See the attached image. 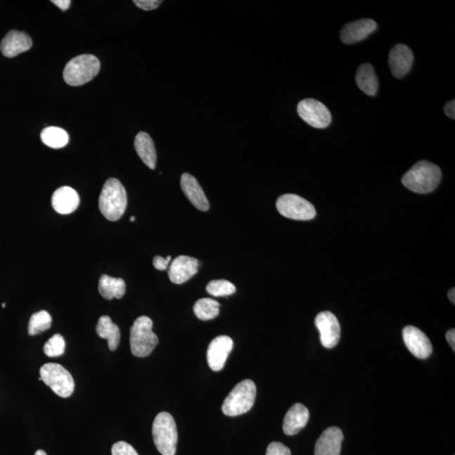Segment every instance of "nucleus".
I'll list each match as a JSON object with an SVG mask.
<instances>
[{
    "mask_svg": "<svg viewBox=\"0 0 455 455\" xmlns=\"http://www.w3.org/2000/svg\"><path fill=\"white\" fill-rule=\"evenodd\" d=\"M441 169L435 164L426 160L419 161L402 177L403 185L416 193H432L439 186Z\"/></svg>",
    "mask_w": 455,
    "mask_h": 455,
    "instance_id": "1",
    "label": "nucleus"
},
{
    "mask_svg": "<svg viewBox=\"0 0 455 455\" xmlns=\"http://www.w3.org/2000/svg\"><path fill=\"white\" fill-rule=\"evenodd\" d=\"M127 205L125 187L116 178H110L105 182L99 198L102 215L109 221H117L124 214Z\"/></svg>",
    "mask_w": 455,
    "mask_h": 455,
    "instance_id": "2",
    "label": "nucleus"
},
{
    "mask_svg": "<svg viewBox=\"0 0 455 455\" xmlns=\"http://www.w3.org/2000/svg\"><path fill=\"white\" fill-rule=\"evenodd\" d=\"M99 59L91 54L75 57L67 63L63 70V79L71 86H80L91 82L99 73Z\"/></svg>",
    "mask_w": 455,
    "mask_h": 455,
    "instance_id": "3",
    "label": "nucleus"
},
{
    "mask_svg": "<svg viewBox=\"0 0 455 455\" xmlns=\"http://www.w3.org/2000/svg\"><path fill=\"white\" fill-rule=\"evenodd\" d=\"M256 395L257 386L252 380L240 382L225 398L222 406L224 414L237 416L246 414L252 409Z\"/></svg>",
    "mask_w": 455,
    "mask_h": 455,
    "instance_id": "4",
    "label": "nucleus"
},
{
    "mask_svg": "<svg viewBox=\"0 0 455 455\" xmlns=\"http://www.w3.org/2000/svg\"><path fill=\"white\" fill-rule=\"evenodd\" d=\"M153 439L162 455H175L178 441L175 420L168 412H160L153 423Z\"/></svg>",
    "mask_w": 455,
    "mask_h": 455,
    "instance_id": "5",
    "label": "nucleus"
},
{
    "mask_svg": "<svg viewBox=\"0 0 455 455\" xmlns=\"http://www.w3.org/2000/svg\"><path fill=\"white\" fill-rule=\"evenodd\" d=\"M153 321L150 317L140 316L130 329V347L132 354L139 358H146L151 354L159 342L153 333Z\"/></svg>",
    "mask_w": 455,
    "mask_h": 455,
    "instance_id": "6",
    "label": "nucleus"
},
{
    "mask_svg": "<svg viewBox=\"0 0 455 455\" xmlns=\"http://www.w3.org/2000/svg\"><path fill=\"white\" fill-rule=\"evenodd\" d=\"M40 377L53 392L63 398L70 397L75 390V380L62 365L46 364L40 369Z\"/></svg>",
    "mask_w": 455,
    "mask_h": 455,
    "instance_id": "7",
    "label": "nucleus"
},
{
    "mask_svg": "<svg viewBox=\"0 0 455 455\" xmlns=\"http://www.w3.org/2000/svg\"><path fill=\"white\" fill-rule=\"evenodd\" d=\"M276 205L280 214L291 219L310 220L316 215L313 204L295 194L281 196Z\"/></svg>",
    "mask_w": 455,
    "mask_h": 455,
    "instance_id": "8",
    "label": "nucleus"
},
{
    "mask_svg": "<svg viewBox=\"0 0 455 455\" xmlns=\"http://www.w3.org/2000/svg\"><path fill=\"white\" fill-rule=\"evenodd\" d=\"M297 110L302 120L316 129H326L331 124L330 110L321 101L314 99L301 101L297 104Z\"/></svg>",
    "mask_w": 455,
    "mask_h": 455,
    "instance_id": "9",
    "label": "nucleus"
},
{
    "mask_svg": "<svg viewBox=\"0 0 455 455\" xmlns=\"http://www.w3.org/2000/svg\"><path fill=\"white\" fill-rule=\"evenodd\" d=\"M314 322L320 331L322 346L328 350L337 346L341 335V327L335 314L329 312H321L317 314Z\"/></svg>",
    "mask_w": 455,
    "mask_h": 455,
    "instance_id": "10",
    "label": "nucleus"
},
{
    "mask_svg": "<svg viewBox=\"0 0 455 455\" xmlns=\"http://www.w3.org/2000/svg\"><path fill=\"white\" fill-rule=\"evenodd\" d=\"M403 340L408 350L416 358L428 359L432 354V345L426 334L414 326H408L403 330Z\"/></svg>",
    "mask_w": 455,
    "mask_h": 455,
    "instance_id": "11",
    "label": "nucleus"
},
{
    "mask_svg": "<svg viewBox=\"0 0 455 455\" xmlns=\"http://www.w3.org/2000/svg\"><path fill=\"white\" fill-rule=\"evenodd\" d=\"M233 347V340L227 335H219L212 340L207 351V364L212 371H220L224 369Z\"/></svg>",
    "mask_w": 455,
    "mask_h": 455,
    "instance_id": "12",
    "label": "nucleus"
},
{
    "mask_svg": "<svg viewBox=\"0 0 455 455\" xmlns=\"http://www.w3.org/2000/svg\"><path fill=\"white\" fill-rule=\"evenodd\" d=\"M414 60V53L409 46L402 44L395 45L389 54L391 73L395 78H403L409 73Z\"/></svg>",
    "mask_w": 455,
    "mask_h": 455,
    "instance_id": "13",
    "label": "nucleus"
},
{
    "mask_svg": "<svg viewBox=\"0 0 455 455\" xmlns=\"http://www.w3.org/2000/svg\"><path fill=\"white\" fill-rule=\"evenodd\" d=\"M377 23L371 19H362L348 23L342 29L340 37L344 44H354L376 31Z\"/></svg>",
    "mask_w": 455,
    "mask_h": 455,
    "instance_id": "14",
    "label": "nucleus"
},
{
    "mask_svg": "<svg viewBox=\"0 0 455 455\" xmlns=\"http://www.w3.org/2000/svg\"><path fill=\"white\" fill-rule=\"evenodd\" d=\"M32 46V40L27 33L12 30L7 34L0 44V50L4 57L14 58L27 52Z\"/></svg>",
    "mask_w": 455,
    "mask_h": 455,
    "instance_id": "15",
    "label": "nucleus"
},
{
    "mask_svg": "<svg viewBox=\"0 0 455 455\" xmlns=\"http://www.w3.org/2000/svg\"><path fill=\"white\" fill-rule=\"evenodd\" d=\"M343 440L342 431L339 428L326 429L316 442L314 455H340Z\"/></svg>",
    "mask_w": 455,
    "mask_h": 455,
    "instance_id": "16",
    "label": "nucleus"
},
{
    "mask_svg": "<svg viewBox=\"0 0 455 455\" xmlns=\"http://www.w3.org/2000/svg\"><path fill=\"white\" fill-rule=\"evenodd\" d=\"M199 262L197 259L180 256L174 260L169 269V278L173 283L181 284L198 273Z\"/></svg>",
    "mask_w": 455,
    "mask_h": 455,
    "instance_id": "17",
    "label": "nucleus"
},
{
    "mask_svg": "<svg viewBox=\"0 0 455 455\" xmlns=\"http://www.w3.org/2000/svg\"><path fill=\"white\" fill-rule=\"evenodd\" d=\"M181 186L183 193L195 207L203 212L210 210V203L205 193L193 176L189 173L183 174L181 177Z\"/></svg>",
    "mask_w": 455,
    "mask_h": 455,
    "instance_id": "18",
    "label": "nucleus"
},
{
    "mask_svg": "<svg viewBox=\"0 0 455 455\" xmlns=\"http://www.w3.org/2000/svg\"><path fill=\"white\" fill-rule=\"evenodd\" d=\"M309 419L307 407L296 403L287 412L283 420V429L285 435L293 436L303 429Z\"/></svg>",
    "mask_w": 455,
    "mask_h": 455,
    "instance_id": "19",
    "label": "nucleus"
},
{
    "mask_svg": "<svg viewBox=\"0 0 455 455\" xmlns=\"http://www.w3.org/2000/svg\"><path fill=\"white\" fill-rule=\"evenodd\" d=\"M54 210L60 214H70L77 210L79 197L77 191L70 186H62L54 191L52 198Z\"/></svg>",
    "mask_w": 455,
    "mask_h": 455,
    "instance_id": "20",
    "label": "nucleus"
},
{
    "mask_svg": "<svg viewBox=\"0 0 455 455\" xmlns=\"http://www.w3.org/2000/svg\"><path fill=\"white\" fill-rule=\"evenodd\" d=\"M134 147L139 158L151 169L156 167L157 155L154 141L150 136L144 132H140L136 136Z\"/></svg>",
    "mask_w": 455,
    "mask_h": 455,
    "instance_id": "21",
    "label": "nucleus"
},
{
    "mask_svg": "<svg viewBox=\"0 0 455 455\" xmlns=\"http://www.w3.org/2000/svg\"><path fill=\"white\" fill-rule=\"evenodd\" d=\"M356 83L366 95L376 96L378 89V80L373 67L370 63L360 65L356 74Z\"/></svg>",
    "mask_w": 455,
    "mask_h": 455,
    "instance_id": "22",
    "label": "nucleus"
},
{
    "mask_svg": "<svg viewBox=\"0 0 455 455\" xmlns=\"http://www.w3.org/2000/svg\"><path fill=\"white\" fill-rule=\"evenodd\" d=\"M98 289L105 300H120L126 293L125 281L104 274L101 276Z\"/></svg>",
    "mask_w": 455,
    "mask_h": 455,
    "instance_id": "23",
    "label": "nucleus"
},
{
    "mask_svg": "<svg viewBox=\"0 0 455 455\" xmlns=\"http://www.w3.org/2000/svg\"><path fill=\"white\" fill-rule=\"evenodd\" d=\"M96 333L100 338L108 340V347L110 351H115L119 346L121 339V333L119 327L114 324L108 316H101L98 321Z\"/></svg>",
    "mask_w": 455,
    "mask_h": 455,
    "instance_id": "24",
    "label": "nucleus"
},
{
    "mask_svg": "<svg viewBox=\"0 0 455 455\" xmlns=\"http://www.w3.org/2000/svg\"><path fill=\"white\" fill-rule=\"evenodd\" d=\"M41 139L45 146L53 148L65 147L69 143L70 137L65 130L58 127H49L42 130Z\"/></svg>",
    "mask_w": 455,
    "mask_h": 455,
    "instance_id": "25",
    "label": "nucleus"
},
{
    "mask_svg": "<svg viewBox=\"0 0 455 455\" xmlns=\"http://www.w3.org/2000/svg\"><path fill=\"white\" fill-rule=\"evenodd\" d=\"M220 305L214 300L201 299L196 302L193 312L200 320L210 321L216 318L219 314Z\"/></svg>",
    "mask_w": 455,
    "mask_h": 455,
    "instance_id": "26",
    "label": "nucleus"
},
{
    "mask_svg": "<svg viewBox=\"0 0 455 455\" xmlns=\"http://www.w3.org/2000/svg\"><path fill=\"white\" fill-rule=\"evenodd\" d=\"M51 326H52V316L46 310H41L39 312L33 314L30 319L28 333L30 335H38L50 329Z\"/></svg>",
    "mask_w": 455,
    "mask_h": 455,
    "instance_id": "27",
    "label": "nucleus"
},
{
    "mask_svg": "<svg viewBox=\"0 0 455 455\" xmlns=\"http://www.w3.org/2000/svg\"><path fill=\"white\" fill-rule=\"evenodd\" d=\"M206 290L212 296L224 297L233 295L236 291V288L235 285L227 280H212L207 285Z\"/></svg>",
    "mask_w": 455,
    "mask_h": 455,
    "instance_id": "28",
    "label": "nucleus"
},
{
    "mask_svg": "<svg viewBox=\"0 0 455 455\" xmlns=\"http://www.w3.org/2000/svg\"><path fill=\"white\" fill-rule=\"evenodd\" d=\"M65 338L60 334H55L46 342L44 350V354L49 358L60 357L65 352Z\"/></svg>",
    "mask_w": 455,
    "mask_h": 455,
    "instance_id": "29",
    "label": "nucleus"
},
{
    "mask_svg": "<svg viewBox=\"0 0 455 455\" xmlns=\"http://www.w3.org/2000/svg\"><path fill=\"white\" fill-rule=\"evenodd\" d=\"M113 455H139L133 446L126 442H117L112 448Z\"/></svg>",
    "mask_w": 455,
    "mask_h": 455,
    "instance_id": "30",
    "label": "nucleus"
},
{
    "mask_svg": "<svg viewBox=\"0 0 455 455\" xmlns=\"http://www.w3.org/2000/svg\"><path fill=\"white\" fill-rule=\"evenodd\" d=\"M266 455H291V451L283 444L274 442L267 447Z\"/></svg>",
    "mask_w": 455,
    "mask_h": 455,
    "instance_id": "31",
    "label": "nucleus"
},
{
    "mask_svg": "<svg viewBox=\"0 0 455 455\" xmlns=\"http://www.w3.org/2000/svg\"><path fill=\"white\" fill-rule=\"evenodd\" d=\"M134 3L141 10L148 11L155 10L162 4V1H159V0H134Z\"/></svg>",
    "mask_w": 455,
    "mask_h": 455,
    "instance_id": "32",
    "label": "nucleus"
},
{
    "mask_svg": "<svg viewBox=\"0 0 455 455\" xmlns=\"http://www.w3.org/2000/svg\"><path fill=\"white\" fill-rule=\"evenodd\" d=\"M172 261V256H168L167 258H164L160 256H157L153 260V265L157 270L165 271L168 269L169 262Z\"/></svg>",
    "mask_w": 455,
    "mask_h": 455,
    "instance_id": "33",
    "label": "nucleus"
},
{
    "mask_svg": "<svg viewBox=\"0 0 455 455\" xmlns=\"http://www.w3.org/2000/svg\"><path fill=\"white\" fill-rule=\"evenodd\" d=\"M444 113L447 115L449 118L454 119L455 117V101L454 100L448 102L444 106Z\"/></svg>",
    "mask_w": 455,
    "mask_h": 455,
    "instance_id": "34",
    "label": "nucleus"
},
{
    "mask_svg": "<svg viewBox=\"0 0 455 455\" xmlns=\"http://www.w3.org/2000/svg\"><path fill=\"white\" fill-rule=\"evenodd\" d=\"M52 3L63 11H66L71 4L70 0H52Z\"/></svg>",
    "mask_w": 455,
    "mask_h": 455,
    "instance_id": "35",
    "label": "nucleus"
},
{
    "mask_svg": "<svg viewBox=\"0 0 455 455\" xmlns=\"http://www.w3.org/2000/svg\"><path fill=\"white\" fill-rule=\"evenodd\" d=\"M446 339H447L448 342L449 343L450 347H452L454 352L455 351V331L451 329L448 331V333H446Z\"/></svg>",
    "mask_w": 455,
    "mask_h": 455,
    "instance_id": "36",
    "label": "nucleus"
},
{
    "mask_svg": "<svg viewBox=\"0 0 455 455\" xmlns=\"http://www.w3.org/2000/svg\"><path fill=\"white\" fill-rule=\"evenodd\" d=\"M449 299L450 301L452 302V303L454 305L455 304V289L454 288L450 289L449 293H448Z\"/></svg>",
    "mask_w": 455,
    "mask_h": 455,
    "instance_id": "37",
    "label": "nucleus"
},
{
    "mask_svg": "<svg viewBox=\"0 0 455 455\" xmlns=\"http://www.w3.org/2000/svg\"><path fill=\"white\" fill-rule=\"evenodd\" d=\"M35 455H48L44 450H37V451L35 453Z\"/></svg>",
    "mask_w": 455,
    "mask_h": 455,
    "instance_id": "38",
    "label": "nucleus"
},
{
    "mask_svg": "<svg viewBox=\"0 0 455 455\" xmlns=\"http://www.w3.org/2000/svg\"><path fill=\"white\" fill-rule=\"evenodd\" d=\"M130 221H131V222H134V221H135V217H134V216H133V217H131V218H130Z\"/></svg>",
    "mask_w": 455,
    "mask_h": 455,
    "instance_id": "39",
    "label": "nucleus"
},
{
    "mask_svg": "<svg viewBox=\"0 0 455 455\" xmlns=\"http://www.w3.org/2000/svg\"><path fill=\"white\" fill-rule=\"evenodd\" d=\"M6 304H3V305H2V307H3V308L6 307Z\"/></svg>",
    "mask_w": 455,
    "mask_h": 455,
    "instance_id": "40",
    "label": "nucleus"
}]
</instances>
